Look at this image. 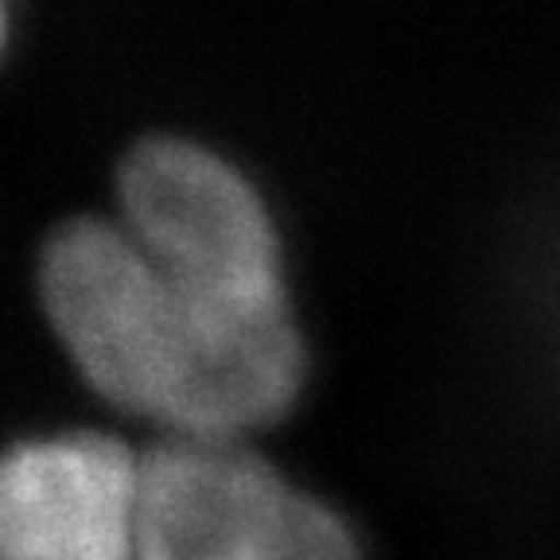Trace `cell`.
Instances as JSON below:
<instances>
[{"label": "cell", "instance_id": "cell-1", "mask_svg": "<svg viewBox=\"0 0 560 560\" xmlns=\"http://www.w3.org/2000/svg\"><path fill=\"white\" fill-rule=\"evenodd\" d=\"M39 304L97 397L164 436L254 440L307 394L300 319H245L199 300L117 219H67L39 249Z\"/></svg>", "mask_w": 560, "mask_h": 560}, {"label": "cell", "instance_id": "cell-2", "mask_svg": "<svg viewBox=\"0 0 560 560\" xmlns=\"http://www.w3.org/2000/svg\"><path fill=\"white\" fill-rule=\"evenodd\" d=\"M117 222L172 280L245 319H300L261 187L187 137H144L117 167Z\"/></svg>", "mask_w": 560, "mask_h": 560}, {"label": "cell", "instance_id": "cell-3", "mask_svg": "<svg viewBox=\"0 0 560 560\" xmlns=\"http://www.w3.org/2000/svg\"><path fill=\"white\" fill-rule=\"evenodd\" d=\"M137 560H374L347 510L237 436L144 452Z\"/></svg>", "mask_w": 560, "mask_h": 560}, {"label": "cell", "instance_id": "cell-4", "mask_svg": "<svg viewBox=\"0 0 560 560\" xmlns=\"http://www.w3.org/2000/svg\"><path fill=\"white\" fill-rule=\"evenodd\" d=\"M144 452L59 432L0 452V560H137Z\"/></svg>", "mask_w": 560, "mask_h": 560}, {"label": "cell", "instance_id": "cell-5", "mask_svg": "<svg viewBox=\"0 0 560 560\" xmlns=\"http://www.w3.org/2000/svg\"><path fill=\"white\" fill-rule=\"evenodd\" d=\"M4 32H9V20H4V0H0V47H4Z\"/></svg>", "mask_w": 560, "mask_h": 560}]
</instances>
